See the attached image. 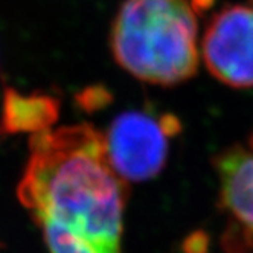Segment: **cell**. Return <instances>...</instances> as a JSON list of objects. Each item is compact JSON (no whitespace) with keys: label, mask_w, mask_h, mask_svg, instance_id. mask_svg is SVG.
<instances>
[{"label":"cell","mask_w":253,"mask_h":253,"mask_svg":"<svg viewBox=\"0 0 253 253\" xmlns=\"http://www.w3.org/2000/svg\"><path fill=\"white\" fill-rule=\"evenodd\" d=\"M200 55L220 83L253 87V5H226L216 12L200 40Z\"/></svg>","instance_id":"277c9868"},{"label":"cell","mask_w":253,"mask_h":253,"mask_svg":"<svg viewBox=\"0 0 253 253\" xmlns=\"http://www.w3.org/2000/svg\"><path fill=\"white\" fill-rule=\"evenodd\" d=\"M115 61L139 81L175 85L198 70V11L192 0H124L110 29Z\"/></svg>","instance_id":"7a4b0ae2"},{"label":"cell","mask_w":253,"mask_h":253,"mask_svg":"<svg viewBox=\"0 0 253 253\" xmlns=\"http://www.w3.org/2000/svg\"><path fill=\"white\" fill-rule=\"evenodd\" d=\"M43 230L50 253H122L119 247H108L88 240L46 216L35 218Z\"/></svg>","instance_id":"52a82bcc"},{"label":"cell","mask_w":253,"mask_h":253,"mask_svg":"<svg viewBox=\"0 0 253 253\" xmlns=\"http://www.w3.org/2000/svg\"><path fill=\"white\" fill-rule=\"evenodd\" d=\"M252 137H253V136H252Z\"/></svg>","instance_id":"9c48e42d"},{"label":"cell","mask_w":253,"mask_h":253,"mask_svg":"<svg viewBox=\"0 0 253 253\" xmlns=\"http://www.w3.org/2000/svg\"><path fill=\"white\" fill-rule=\"evenodd\" d=\"M220 203L227 216L224 246L229 253H253V137L216 159Z\"/></svg>","instance_id":"5b68a950"},{"label":"cell","mask_w":253,"mask_h":253,"mask_svg":"<svg viewBox=\"0 0 253 253\" xmlns=\"http://www.w3.org/2000/svg\"><path fill=\"white\" fill-rule=\"evenodd\" d=\"M60 102L49 95H22L14 88H6L0 115V133H40L58 119Z\"/></svg>","instance_id":"8992f818"},{"label":"cell","mask_w":253,"mask_h":253,"mask_svg":"<svg viewBox=\"0 0 253 253\" xmlns=\"http://www.w3.org/2000/svg\"><path fill=\"white\" fill-rule=\"evenodd\" d=\"M250 3H252V5H253V0H250Z\"/></svg>","instance_id":"ba28073f"},{"label":"cell","mask_w":253,"mask_h":253,"mask_svg":"<svg viewBox=\"0 0 253 253\" xmlns=\"http://www.w3.org/2000/svg\"><path fill=\"white\" fill-rule=\"evenodd\" d=\"M178 130V121L169 115L125 112L102 133L108 160L124 182H145L164 169Z\"/></svg>","instance_id":"3957f363"},{"label":"cell","mask_w":253,"mask_h":253,"mask_svg":"<svg viewBox=\"0 0 253 253\" xmlns=\"http://www.w3.org/2000/svg\"><path fill=\"white\" fill-rule=\"evenodd\" d=\"M17 188L34 218L46 216L95 243L119 247L125 182L113 169L101 131L88 124L35 133Z\"/></svg>","instance_id":"6da1fadb"}]
</instances>
